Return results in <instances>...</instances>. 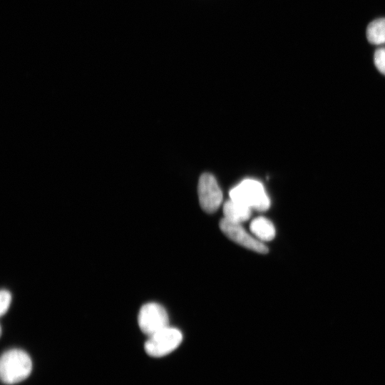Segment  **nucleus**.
<instances>
[{"instance_id": "nucleus-8", "label": "nucleus", "mask_w": 385, "mask_h": 385, "mask_svg": "<svg viewBox=\"0 0 385 385\" xmlns=\"http://www.w3.org/2000/svg\"><path fill=\"white\" fill-rule=\"evenodd\" d=\"M250 231L259 240L270 241L276 234L275 227L272 222L265 217L255 218L250 225Z\"/></svg>"}, {"instance_id": "nucleus-2", "label": "nucleus", "mask_w": 385, "mask_h": 385, "mask_svg": "<svg viewBox=\"0 0 385 385\" xmlns=\"http://www.w3.org/2000/svg\"><path fill=\"white\" fill-rule=\"evenodd\" d=\"M230 199L252 210L265 211L270 206V200L263 185L253 179H245L230 191Z\"/></svg>"}, {"instance_id": "nucleus-1", "label": "nucleus", "mask_w": 385, "mask_h": 385, "mask_svg": "<svg viewBox=\"0 0 385 385\" xmlns=\"http://www.w3.org/2000/svg\"><path fill=\"white\" fill-rule=\"evenodd\" d=\"M32 370L29 355L19 349L5 351L0 360V376L6 384H14L25 380Z\"/></svg>"}, {"instance_id": "nucleus-6", "label": "nucleus", "mask_w": 385, "mask_h": 385, "mask_svg": "<svg viewBox=\"0 0 385 385\" xmlns=\"http://www.w3.org/2000/svg\"><path fill=\"white\" fill-rule=\"evenodd\" d=\"M220 228L228 238L244 247L261 254L268 252L265 245L247 232L241 223L233 222L223 218L220 222Z\"/></svg>"}, {"instance_id": "nucleus-9", "label": "nucleus", "mask_w": 385, "mask_h": 385, "mask_svg": "<svg viewBox=\"0 0 385 385\" xmlns=\"http://www.w3.org/2000/svg\"><path fill=\"white\" fill-rule=\"evenodd\" d=\"M368 41L374 45L385 43V19L371 21L366 29Z\"/></svg>"}, {"instance_id": "nucleus-5", "label": "nucleus", "mask_w": 385, "mask_h": 385, "mask_svg": "<svg viewBox=\"0 0 385 385\" xmlns=\"http://www.w3.org/2000/svg\"><path fill=\"white\" fill-rule=\"evenodd\" d=\"M197 194L202 209L207 213L215 212L222 203V190L216 179L210 173H205L200 177Z\"/></svg>"}, {"instance_id": "nucleus-3", "label": "nucleus", "mask_w": 385, "mask_h": 385, "mask_svg": "<svg viewBox=\"0 0 385 385\" xmlns=\"http://www.w3.org/2000/svg\"><path fill=\"white\" fill-rule=\"evenodd\" d=\"M182 340L180 331L168 326L149 336L144 348L149 356L162 357L176 349Z\"/></svg>"}, {"instance_id": "nucleus-11", "label": "nucleus", "mask_w": 385, "mask_h": 385, "mask_svg": "<svg viewBox=\"0 0 385 385\" xmlns=\"http://www.w3.org/2000/svg\"><path fill=\"white\" fill-rule=\"evenodd\" d=\"M11 301V293L8 290L2 289L0 293V314L1 316L9 309Z\"/></svg>"}, {"instance_id": "nucleus-4", "label": "nucleus", "mask_w": 385, "mask_h": 385, "mask_svg": "<svg viewBox=\"0 0 385 385\" xmlns=\"http://www.w3.org/2000/svg\"><path fill=\"white\" fill-rule=\"evenodd\" d=\"M140 330L148 337L168 327L169 319L165 308L155 302L145 304L138 317Z\"/></svg>"}, {"instance_id": "nucleus-7", "label": "nucleus", "mask_w": 385, "mask_h": 385, "mask_svg": "<svg viewBox=\"0 0 385 385\" xmlns=\"http://www.w3.org/2000/svg\"><path fill=\"white\" fill-rule=\"evenodd\" d=\"M223 213L224 218L226 220L233 222L242 223L250 217L252 209L230 199L223 205Z\"/></svg>"}, {"instance_id": "nucleus-10", "label": "nucleus", "mask_w": 385, "mask_h": 385, "mask_svg": "<svg viewBox=\"0 0 385 385\" xmlns=\"http://www.w3.org/2000/svg\"><path fill=\"white\" fill-rule=\"evenodd\" d=\"M374 61L378 70L385 75V48H380L375 51Z\"/></svg>"}]
</instances>
